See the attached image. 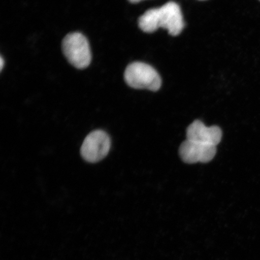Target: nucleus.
Masks as SVG:
<instances>
[{
	"mask_svg": "<svg viewBox=\"0 0 260 260\" xmlns=\"http://www.w3.org/2000/svg\"><path fill=\"white\" fill-rule=\"evenodd\" d=\"M138 24L144 32H152L162 28L174 37L180 35L184 27L180 6L174 2L166 3L160 8L149 9L139 18Z\"/></svg>",
	"mask_w": 260,
	"mask_h": 260,
	"instance_id": "1",
	"label": "nucleus"
},
{
	"mask_svg": "<svg viewBox=\"0 0 260 260\" xmlns=\"http://www.w3.org/2000/svg\"><path fill=\"white\" fill-rule=\"evenodd\" d=\"M124 79L125 82L132 88L157 91L161 86V79L150 65L145 63L133 62L126 67Z\"/></svg>",
	"mask_w": 260,
	"mask_h": 260,
	"instance_id": "2",
	"label": "nucleus"
},
{
	"mask_svg": "<svg viewBox=\"0 0 260 260\" xmlns=\"http://www.w3.org/2000/svg\"><path fill=\"white\" fill-rule=\"evenodd\" d=\"M62 50L67 60L78 69H84L90 64L92 56L89 42L80 32L67 35L62 42Z\"/></svg>",
	"mask_w": 260,
	"mask_h": 260,
	"instance_id": "3",
	"label": "nucleus"
},
{
	"mask_svg": "<svg viewBox=\"0 0 260 260\" xmlns=\"http://www.w3.org/2000/svg\"><path fill=\"white\" fill-rule=\"evenodd\" d=\"M110 147L111 141L109 135L103 130H95L84 140L81 155L87 161L99 162L108 154Z\"/></svg>",
	"mask_w": 260,
	"mask_h": 260,
	"instance_id": "4",
	"label": "nucleus"
},
{
	"mask_svg": "<svg viewBox=\"0 0 260 260\" xmlns=\"http://www.w3.org/2000/svg\"><path fill=\"white\" fill-rule=\"evenodd\" d=\"M180 157L186 164L207 162L213 160L216 153V146L205 145L186 140L179 149Z\"/></svg>",
	"mask_w": 260,
	"mask_h": 260,
	"instance_id": "5",
	"label": "nucleus"
},
{
	"mask_svg": "<svg viewBox=\"0 0 260 260\" xmlns=\"http://www.w3.org/2000/svg\"><path fill=\"white\" fill-rule=\"evenodd\" d=\"M186 135L188 141L216 146L222 139V133L218 126L208 127L203 122L197 120L188 126Z\"/></svg>",
	"mask_w": 260,
	"mask_h": 260,
	"instance_id": "6",
	"label": "nucleus"
},
{
	"mask_svg": "<svg viewBox=\"0 0 260 260\" xmlns=\"http://www.w3.org/2000/svg\"><path fill=\"white\" fill-rule=\"evenodd\" d=\"M130 3H133V4H136V3H138L142 1V0H128Z\"/></svg>",
	"mask_w": 260,
	"mask_h": 260,
	"instance_id": "7",
	"label": "nucleus"
},
{
	"mask_svg": "<svg viewBox=\"0 0 260 260\" xmlns=\"http://www.w3.org/2000/svg\"><path fill=\"white\" fill-rule=\"evenodd\" d=\"M1 66H0V68H1V70H3V67H4V60H3V58L1 57Z\"/></svg>",
	"mask_w": 260,
	"mask_h": 260,
	"instance_id": "8",
	"label": "nucleus"
},
{
	"mask_svg": "<svg viewBox=\"0 0 260 260\" xmlns=\"http://www.w3.org/2000/svg\"><path fill=\"white\" fill-rule=\"evenodd\" d=\"M259 1L260 2V0H259Z\"/></svg>",
	"mask_w": 260,
	"mask_h": 260,
	"instance_id": "9",
	"label": "nucleus"
}]
</instances>
